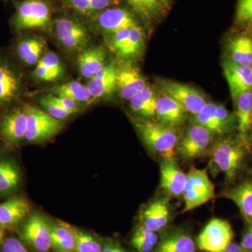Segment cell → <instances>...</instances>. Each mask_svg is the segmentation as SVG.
<instances>
[{
    "instance_id": "6",
    "label": "cell",
    "mask_w": 252,
    "mask_h": 252,
    "mask_svg": "<svg viewBox=\"0 0 252 252\" xmlns=\"http://www.w3.org/2000/svg\"><path fill=\"white\" fill-rule=\"evenodd\" d=\"M193 124L203 126L215 135L228 133L237 124L235 114L224 106L215 102H207L204 108L190 119Z\"/></svg>"
},
{
    "instance_id": "50",
    "label": "cell",
    "mask_w": 252,
    "mask_h": 252,
    "mask_svg": "<svg viewBox=\"0 0 252 252\" xmlns=\"http://www.w3.org/2000/svg\"><path fill=\"white\" fill-rule=\"evenodd\" d=\"M250 27H251V33L252 34V25L251 26H250Z\"/></svg>"
},
{
    "instance_id": "42",
    "label": "cell",
    "mask_w": 252,
    "mask_h": 252,
    "mask_svg": "<svg viewBox=\"0 0 252 252\" xmlns=\"http://www.w3.org/2000/svg\"><path fill=\"white\" fill-rule=\"evenodd\" d=\"M91 0H66L67 4L84 14H89L91 10Z\"/></svg>"
},
{
    "instance_id": "41",
    "label": "cell",
    "mask_w": 252,
    "mask_h": 252,
    "mask_svg": "<svg viewBox=\"0 0 252 252\" xmlns=\"http://www.w3.org/2000/svg\"><path fill=\"white\" fill-rule=\"evenodd\" d=\"M54 99L57 103H59L63 108L66 109L71 113L74 114L78 112L79 110V104L75 101L72 100V99L68 98L65 97H58V96L54 95Z\"/></svg>"
},
{
    "instance_id": "32",
    "label": "cell",
    "mask_w": 252,
    "mask_h": 252,
    "mask_svg": "<svg viewBox=\"0 0 252 252\" xmlns=\"http://www.w3.org/2000/svg\"><path fill=\"white\" fill-rule=\"evenodd\" d=\"M52 248L64 251H75L76 240L70 226L61 222L51 225Z\"/></svg>"
},
{
    "instance_id": "16",
    "label": "cell",
    "mask_w": 252,
    "mask_h": 252,
    "mask_svg": "<svg viewBox=\"0 0 252 252\" xmlns=\"http://www.w3.org/2000/svg\"><path fill=\"white\" fill-rule=\"evenodd\" d=\"M147 86L145 79L135 66L126 64L117 67V88L123 99L130 100Z\"/></svg>"
},
{
    "instance_id": "31",
    "label": "cell",
    "mask_w": 252,
    "mask_h": 252,
    "mask_svg": "<svg viewBox=\"0 0 252 252\" xmlns=\"http://www.w3.org/2000/svg\"><path fill=\"white\" fill-rule=\"evenodd\" d=\"M44 42L39 38H26L18 44L17 54L25 64H37L44 49Z\"/></svg>"
},
{
    "instance_id": "5",
    "label": "cell",
    "mask_w": 252,
    "mask_h": 252,
    "mask_svg": "<svg viewBox=\"0 0 252 252\" xmlns=\"http://www.w3.org/2000/svg\"><path fill=\"white\" fill-rule=\"evenodd\" d=\"M51 9L44 0H26L16 8L14 26L16 31L29 29L45 30L49 26Z\"/></svg>"
},
{
    "instance_id": "11",
    "label": "cell",
    "mask_w": 252,
    "mask_h": 252,
    "mask_svg": "<svg viewBox=\"0 0 252 252\" xmlns=\"http://www.w3.org/2000/svg\"><path fill=\"white\" fill-rule=\"evenodd\" d=\"M23 234L37 252H48L52 248L51 225L39 214H34L28 218L23 226Z\"/></svg>"
},
{
    "instance_id": "2",
    "label": "cell",
    "mask_w": 252,
    "mask_h": 252,
    "mask_svg": "<svg viewBox=\"0 0 252 252\" xmlns=\"http://www.w3.org/2000/svg\"><path fill=\"white\" fill-rule=\"evenodd\" d=\"M246 158V151L240 141L226 137L217 141L212 149V164L224 174L229 182L238 177Z\"/></svg>"
},
{
    "instance_id": "19",
    "label": "cell",
    "mask_w": 252,
    "mask_h": 252,
    "mask_svg": "<svg viewBox=\"0 0 252 252\" xmlns=\"http://www.w3.org/2000/svg\"><path fill=\"white\" fill-rule=\"evenodd\" d=\"M117 66L110 63L91 78L86 86L93 98H101L112 94L117 88Z\"/></svg>"
},
{
    "instance_id": "3",
    "label": "cell",
    "mask_w": 252,
    "mask_h": 252,
    "mask_svg": "<svg viewBox=\"0 0 252 252\" xmlns=\"http://www.w3.org/2000/svg\"><path fill=\"white\" fill-rule=\"evenodd\" d=\"M182 195L185 200L182 213L201 206L215 197V185L209 177L207 169L190 167Z\"/></svg>"
},
{
    "instance_id": "20",
    "label": "cell",
    "mask_w": 252,
    "mask_h": 252,
    "mask_svg": "<svg viewBox=\"0 0 252 252\" xmlns=\"http://www.w3.org/2000/svg\"><path fill=\"white\" fill-rule=\"evenodd\" d=\"M31 211L27 199L16 197L0 204V226L10 228L18 224Z\"/></svg>"
},
{
    "instance_id": "28",
    "label": "cell",
    "mask_w": 252,
    "mask_h": 252,
    "mask_svg": "<svg viewBox=\"0 0 252 252\" xmlns=\"http://www.w3.org/2000/svg\"><path fill=\"white\" fill-rule=\"evenodd\" d=\"M21 182L19 169L9 160H0V195H11L17 190Z\"/></svg>"
},
{
    "instance_id": "26",
    "label": "cell",
    "mask_w": 252,
    "mask_h": 252,
    "mask_svg": "<svg viewBox=\"0 0 252 252\" xmlns=\"http://www.w3.org/2000/svg\"><path fill=\"white\" fill-rule=\"evenodd\" d=\"M227 58L237 64L250 67L252 64V38L247 35L235 36L227 46Z\"/></svg>"
},
{
    "instance_id": "37",
    "label": "cell",
    "mask_w": 252,
    "mask_h": 252,
    "mask_svg": "<svg viewBox=\"0 0 252 252\" xmlns=\"http://www.w3.org/2000/svg\"><path fill=\"white\" fill-rule=\"evenodd\" d=\"M235 21L240 26H252V0H238Z\"/></svg>"
},
{
    "instance_id": "10",
    "label": "cell",
    "mask_w": 252,
    "mask_h": 252,
    "mask_svg": "<svg viewBox=\"0 0 252 252\" xmlns=\"http://www.w3.org/2000/svg\"><path fill=\"white\" fill-rule=\"evenodd\" d=\"M56 33L61 45L67 51L84 49L89 41V34L85 27L69 18H60L56 21Z\"/></svg>"
},
{
    "instance_id": "40",
    "label": "cell",
    "mask_w": 252,
    "mask_h": 252,
    "mask_svg": "<svg viewBox=\"0 0 252 252\" xmlns=\"http://www.w3.org/2000/svg\"><path fill=\"white\" fill-rule=\"evenodd\" d=\"M102 252H127L118 240L113 239H104L101 243Z\"/></svg>"
},
{
    "instance_id": "53",
    "label": "cell",
    "mask_w": 252,
    "mask_h": 252,
    "mask_svg": "<svg viewBox=\"0 0 252 252\" xmlns=\"http://www.w3.org/2000/svg\"></svg>"
},
{
    "instance_id": "18",
    "label": "cell",
    "mask_w": 252,
    "mask_h": 252,
    "mask_svg": "<svg viewBox=\"0 0 252 252\" xmlns=\"http://www.w3.org/2000/svg\"><path fill=\"white\" fill-rule=\"evenodd\" d=\"M170 215L168 200L158 199L147 205L142 212L141 224L157 233L166 226Z\"/></svg>"
},
{
    "instance_id": "49",
    "label": "cell",
    "mask_w": 252,
    "mask_h": 252,
    "mask_svg": "<svg viewBox=\"0 0 252 252\" xmlns=\"http://www.w3.org/2000/svg\"><path fill=\"white\" fill-rule=\"evenodd\" d=\"M56 252H77L74 251H64V250H59V251Z\"/></svg>"
},
{
    "instance_id": "33",
    "label": "cell",
    "mask_w": 252,
    "mask_h": 252,
    "mask_svg": "<svg viewBox=\"0 0 252 252\" xmlns=\"http://www.w3.org/2000/svg\"><path fill=\"white\" fill-rule=\"evenodd\" d=\"M158 243V237L156 232L152 231L141 224L136 229L131 243L138 252H152Z\"/></svg>"
},
{
    "instance_id": "17",
    "label": "cell",
    "mask_w": 252,
    "mask_h": 252,
    "mask_svg": "<svg viewBox=\"0 0 252 252\" xmlns=\"http://www.w3.org/2000/svg\"><path fill=\"white\" fill-rule=\"evenodd\" d=\"M97 22L99 28L107 34L139 26L132 14L122 8L104 10L99 14Z\"/></svg>"
},
{
    "instance_id": "4",
    "label": "cell",
    "mask_w": 252,
    "mask_h": 252,
    "mask_svg": "<svg viewBox=\"0 0 252 252\" xmlns=\"http://www.w3.org/2000/svg\"><path fill=\"white\" fill-rule=\"evenodd\" d=\"M28 117V127L25 140L30 143H41L51 140L61 130L62 120L51 117L46 112L26 104L24 108Z\"/></svg>"
},
{
    "instance_id": "39",
    "label": "cell",
    "mask_w": 252,
    "mask_h": 252,
    "mask_svg": "<svg viewBox=\"0 0 252 252\" xmlns=\"http://www.w3.org/2000/svg\"><path fill=\"white\" fill-rule=\"evenodd\" d=\"M2 252H29L24 245L18 239L9 238L2 245Z\"/></svg>"
},
{
    "instance_id": "30",
    "label": "cell",
    "mask_w": 252,
    "mask_h": 252,
    "mask_svg": "<svg viewBox=\"0 0 252 252\" xmlns=\"http://www.w3.org/2000/svg\"><path fill=\"white\" fill-rule=\"evenodd\" d=\"M54 95L72 99L78 104L89 103L94 99L87 86L82 85L77 81H72L63 85L55 86L52 89Z\"/></svg>"
},
{
    "instance_id": "51",
    "label": "cell",
    "mask_w": 252,
    "mask_h": 252,
    "mask_svg": "<svg viewBox=\"0 0 252 252\" xmlns=\"http://www.w3.org/2000/svg\"><path fill=\"white\" fill-rule=\"evenodd\" d=\"M250 68H251L252 71V64H251V66H250Z\"/></svg>"
},
{
    "instance_id": "25",
    "label": "cell",
    "mask_w": 252,
    "mask_h": 252,
    "mask_svg": "<svg viewBox=\"0 0 252 252\" xmlns=\"http://www.w3.org/2000/svg\"><path fill=\"white\" fill-rule=\"evenodd\" d=\"M233 101L238 131L242 140H245L252 127V91L240 94Z\"/></svg>"
},
{
    "instance_id": "44",
    "label": "cell",
    "mask_w": 252,
    "mask_h": 252,
    "mask_svg": "<svg viewBox=\"0 0 252 252\" xmlns=\"http://www.w3.org/2000/svg\"><path fill=\"white\" fill-rule=\"evenodd\" d=\"M240 246L245 252L252 251V223H250L248 229L245 231Z\"/></svg>"
},
{
    "instance_id": "12",
    "label": "cell",
    "mask_w": 252,
    "mask_h": 252,
    "mask_svg": "<svg viewBox=\"0 0 252 252\" xmlns=\"http://www.w3.org/2000/svg\"><path fill=\"white\" fill-rule=\"evenodd\" d=\"M28 117L24 109H14L1 119L0 133L5 143L16 147L26 137Z\"/></svg>"
},
{
    "instance_id": "1",
    "label": "cell",
    "mask_w": 252,
    "mask_h": 252,
    "mask_svg": "<svg viewBox=\"0 0 252 252\" xmlns=\"http://www.w3.org/2000/svg\"><path fill=\"white\" fill-rule=\"evenodd\" d=\"M134 124L151 152L162 158H175L179 146L178 133L175 127L161 123L135 121Z\"/></svg>"
},
{
    "instance_id": "9",
    "label": "cell",
    "mask_w": 252,
    "mask_h": 252,
    "mask_svg": "<svg viewBox=\"0 0 252 252\" xmlns=\"http://www.w3.org/2000/svg\"><path fill=\"white\" fill-rule=\"evenodd\" d=\"M214 135L203 126L191 124L179 144L177 152L186 160L203 157L211 146Z\"/></svg>"
},
{
    "instance_id": "27",
    "label": "cell",
    "mask_w": 252,
    "mask_h": 252,
    "mask_svg": "<svg viewBox=\"0 0 252 252\" xmlns=\"http://www.w3.org/2000/svg\"><path fill=\"white\" fill-rule=\"evenodd\" d=\"M144 47V34L140 26L130 28L128 35L123 43L116 56L119 59L130 61L137 59Z\"/></svg>"
},
{
    "instance_id": "52",
    "label": "cell",
    "mask_w": 252,
    "mask_h": 252,
    "mask_svg": "<svg viewBox=\"0 0 252 252\" xmlns=\"http://www.w3.org/2000/svg\"></svg>"
},
{
    "instance_id": "36",
    "label": "cell",
    "mask_w": 252,
    "mask_h": 252,
    "mask_svg": "<svg viewBox=\"0 0 252 252\" xmlns=\"http://www.w3.org/2000/svg\"><path fill=\"white\" fill-rule=\"evenodd\" d=\"M40 104L45 112L51 117L59 120H63L71 115V113L63 108L55 101L52 94L43 96L40 99Z\"/></svg>"
},
{
    "instance_id": "35",
    "label": "cell",
    "mask_w": 252,
    "mask_h": 252,
    "mask_svg": "<svg viewBox=\"0 0 252 252\" xmlns=\"http://www.w3.org/2000/svg\"><path fill=\"white\" fill-rule=\"evenodd\" d=\"M139 13L147 18H156L162 11L160 0H127Z\"/></svg>"
},
{
    "instance_id": "22",
    "label": "cell",
    "mask_w": 252,
    "mask_h": 252,
    "mask_svg": "<svg viewBox=\"0 0 252 252\" xmlns=\"http://www.w3.org/2000/svg\"><path fill=\"white\" fill-rule=\"evenodd\" d=\"M107 54L101 46L89 48L81 51L77 62L83 77L91 79L106 65Z\"/></svg>"
},
{
    "instance_id": "24",
    "label": "cell",
    "mask_w": 252,
    "mask_h": 252,
    "mask_svg": "<svg viewBox=\"0 0 252 252\" xmlns=\"http://www.w3.org/2000/svg\"><path fill=\"white\" fill-rule=\"evenodd\" d=\"M223 197L231 200L249 223H252V180H247L225 192Z\"/></svg>"
},
{
    "instance_id": "13",
    "label": "cell",
    "mask_w": 252,
    "mask_h": 252,
    "mask_svg": "<svg viewBox=\"0 0 252 252\" xmlns=\"http://www.w3.org/2000/svg\"><path fill=\"white\" fill-rule=\"evenodd\" d=\"M222 66L233 100L240 94L252 91V71L250 67L240 65L227 57L223 60Z\"/></svg>"
},
{
    "instance_id": "7",
    "label": "cell",
    "mask_w": 252,
    "mask_h": 252,
    "mask_svg": "<svg viewBox=\"0 0 252 252\" xmlns=\"http://www.w3.org/2000/svg\"><path fill=\"white\" fill-rule=\"evenodd\" d=\"M158 86L162 94L175 99L192 116L200 112L207 103L203 93L193 86L170 80H161Z\"/></svg>"
},
{
    "instance_id": "8",
    "label": "cell",
    "mask_w": 252,
    "mask_h": 252,
    "mask_svg": "<svg viewBox=\"0 0 252 252\" xmlns=\"http://www.w3.org/2000/svg\"><path fill=\"white\" fill-rule=\"evenodd\" d=\"M234 233L229 222L212 219L197 238V246L202 251L220 252L232 243Z\"/></svg>"
},
{
    "instance_id": "15",
    "label": "cell",
    "mask_w": 252,
    "mask_h": 252,
    "mask_svg": "<svg viewBox=\"0 0 252 252\" xmlns=\"http://www.w3.org/2000/svg\"><path fill=\"white\" fill-rule=\"evenodd\" d=\"M160 186L169 195L178 197L183 193L187 174L181 170L175 158H162L160 163Z\"/></svg>"
},
{
    "instance_id": "43",
    "label": "cell",
    "mask_w": 252,
    "mask_h": 252,
    "mask_svg": "<svg viewBox=\"0 0 252 252\" xmlns=\"http://www.w3.org/2000/svg\"><path fill=\"white\" fill-rule=\"evenodd\" d=\"M34 76L36 79L41 81H54V79L51 73L42 64L37 63L34 71Z\"/></svg>"
},
{
    "instance_id": "34",
    "label": "cell",
    "mask_w": 252,
    "mask_h": 252,
    "mask_svg": "<svg viewBox=\"0 0 252 252\" xmlns=\"http://www.w3.org/2000/svg\"><path fill=\"white\" fill-rule=\"evenodd\" d=\"M70 226L76 240V249L77 252H102L101 244L94 237L85 232L77 229V228Z\"/></svg>"
},
{
    "instance_id": "38",
    "label": "cell",
    "mask_w": 252,
    "mask_h": 252,
    "mask_svg": "<svg viewBox=\"0 0 252 252\" xmlns=\"http://www.w3.org/2000/svg\"><path fill=\"white\" fill-rule=\"evenodd\" d=\"M39 64L45 67L51 75L54 77V80H57L63 74V67L60 61L59 56L53 52L46 53L40 60Z\"/></svg>"
},
{
    "instance_id": "45",
    "label": "cell",
    "mask_w": 252,
    "mask_h": 252,
    "mask_svg": "<svg viewBox=\"0 0 252 252\" xmlns=\"http://www.w3.org/2000/svg\"><path fill=\"white\" fill-rule=\"evenodd\" d=\"M112 2V0H91L90 13L106 9Z\"/></svg>"
},
{
    "instance_id": "46",
    "label": "cell",
    "mask_w": 252,
    "mask_h": 252,
    "mask_svg": "<svg viewBox=\"0 0 252 252\" xmlns=\"http://www.w3.org/2000/svg\"><path fill=\"white\" fill-rule=\"evenodd\" d=\"M220 252H245L240 245L233 243L229 244L228 246Z\"/></svg>"
},
{
    "instance_id": "14",
    "label": "cell",
    "mask_w": 252,
    "mask_h": 252,
    "mask_svg": "<svg viewBox=\"0 0 252 252\" xmlns=\"http://www.w3.org/2000/svg\"><path fill=\"white\" fill-rule=\"evenodd\" d=\"M23 90L21 74L11 63L0 61V105H6L19 97Z\"/></svg>"
},
{
    "instance_id": "48",
    "label": "cell",
    "mask_w": 252,
    "mask_h": 252,
    "mask_svg": "<svg viewBox=\"0 0 252 252\" xmlns=\"http://www.w3.org/2000/svg\"><path fill=\"white\" fill-rule=\"evenodd\" d=\"M3 235H4V233H3V228L0 226V244H1V240H2Z\"/></svg>"
},
{
    "instance_id": "23",
    "label": "cell",
    "mask_w": 252,
    "mask_h": 252,
    "mask_svg": "<svg viewBox=\"0 0 252 252\" xmlns=\"http://www.w3.org/2000/svg\"><path fill=\"white\" fill-rule=\"evenodd\" d=\"M195 242L182 230L169 232L158 243L154 252H195Z\"/></svg>"
},
{
    "instance_id": "47",
    "label": "cell",
    "mask_w": 252,
    "mask_h": 252,
    "mask_svg": "<svg viewBox=\"0 0 252 252\" xmlns=\"http://www.w3.org/2000/svg\"><path fill=\"white\" fill-rule=\"evenodd\" d=\"M160 1L162 3V6H165L170 4L172 0H160Z\"/></svg>"
},
{
    "instance_id": "21",
    "label": "cell",
    "mask_w": 252,
    "mask_h": 252,
    "mask_svg": "<svg viewBox=\"0 0 252 252\" xmlns=\"http://www.w3.org/2000/svg\"><path fill=\"white\" fill-rule=\"evenodd\" d=\"M158 97L156 115L160 123L172 127L182 125L185 121L186 111L178 102L166 94Z\"/></svg>"
},
{
    "instance_id": "29",
    "label": "cell",
    "mask_w": 252,
    "mask_h": 252,
    "mask_svg": "<svg viewBox=\"0 0 252 252\" xmlns=\"http://www.w3.org/2000/svg\"><path fill=\"white\" fill-rule=\"evenodd\" d=\"M157 98L153 89L147 86L129 100L130 108L141 117H153L156 115Z\"/></svg>"
}]
</instances>
